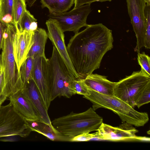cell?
I'll return each mask as SVG.
<instances>
[{
  "label": "cell",
  "instance_id": "6da1fadb",
  "mask_svg": "<svg viewBox=\"0 0 150 150\" xmlns=\"http://www.w3.org/2000/svg\"><path fill=\"white\" fill-rule=\"evenodd\" d=\"M112 31L102 23L88 25L70 39L67 51L79 79L99 69L106 53L113 47Z\"/></svg>",
  "mask_w": 150,
  "mask_h": 150
},
{
  "label": "cell",
  "instance_id": "7a4b0ae2",
  "mask_svg": "<svg viewBox=\"0 0 150 150\" xmlns=\"http://www.w3.org/2000/svg\"><path fill=\"white\" fill-rule=\"evenodd\" d=\"M16 28L14 25L8 24L3 27V44L1 60L3 72L4 92L7 98L25 87L18 77L13 45Z\"/></svg>",
  "mask_w": 150,
  "mask_h": 150
},
{
  "label": "cell",
  "instance_id": "3957f363",
  "mask_svg": "<svg viewBox=\"0 0 150 150\" xmlns=\"http://www.w3.org/2000/svg\"><path fill=\"white\" fill-rule=\"evenodd\" d=\"M88 89L89 94L83 97L92 103L94 110L100 108L110 110L117 114L124 122L137 127L143 126L148 122L149 118L147 112L137 111L114 95L102 94Z\"/></svg>",
  "mask_w": 150,
  "mask_h": 150
},
{
  "label": "cell",
  "instance_id": "277c9868",
  "mask_svg": "<svg viewBox=\"0 0 150 150\" xmlns=\"http://www.w3.org/2000/svg\"><path fill=\"white\" fill-rule=\"evenodd\" d=\"M103 122L102 117L91 108L82 112H72L51 121L52 125L59 133L69 137L97 131Z\"/></svg>",
  "mask_w": 150,
  "mask_h": 150
},
{
  "label": "cell",
  "instance_id": "5b68a950",
  "mask_svg": "<svg viewBox=\"0 0 150 150\" xmlns=\"http://www.w3.org/2000/svg\"><path fill=\"white\" fill-rule=\"evenodd\" d=\"M47 76L51 100L63 96L69 98L73 94L71 87L76 79L69 72L56 48L48 59Z\"/></svg>",
  "mask_w": 150,
  "mask_h": 150
},
{
  "label": "cell",
  "instance_id": "8992f818",
  "mask_svg": "<svg viewBox=\"0 0 150 150\" xmlns=\"http://www.w3.org/2000/svg\"><path fill=\"white\" fill-rule=\"evenodd\" d=\"M150 84V75L142 69L116 82L114 96L134 108L143 91Z\"/></svg>",
  "mask_w": 150,
  "mask_h": 150
},
{
  "label": "cell",
  "instance_id": "52a82bcc",
  "mask_svg": "<svg viewBox=\"0 0 150 150\" xmlns=\"http://www.w3.org/2000/svg\"><path fill=\"white\" fill-rule=\"evenodd\" d=\"M31 130L25 120L14 110L10 102L0 108V138L11 136L25 137Z\"/></svg>",
  "mask_w": 150,
  "mask_h": 150
},
{
  "label": "cell",
  "instance_id": "ba28073f",
  "mask_svg": "<svg viewBox=\"0 0 150 150\" xmlns=\"http://www.w3.org/2000/svg\"><path fill=\"white\" fill-rule=\"evenodd\" d=\"M91 4H86L61 13H50L49 19L57 21L63 31H72L74 34L81 28L86 27L87 18L91 11Z\"/></svg>",
  "mask_w": 150,
  "mask_h": 150
},
{
  "label": "cell",
  "instance_id": "9c48e42d",
  "mask_svg": "<svg viewBox=\"0 0 150 150\" xmlns=\"http://www.w3.org/2000/svg\"><path fill=\"white\" fill-rule=\"evenodd\" d=\"M128 14L137 38L135 52H140L145 45L146 20L144 0H126Z\"/></svg>",
  "mask_w": 150,
  "mask_h": 150
},
{
  "label": "cell",
  "instance_id": "30bf717a",
  "mask_svg": "<svg viewBox=\"0 0 150 150\" xmlns=\"http://www.w3.org/2000/svg\"><path fill=\"white\" fill-rule=\"evenodd\" d=\"M48 38L51 41L70 73L76 79L78 76L75 71L68 54L64 41V32L57 21L49 19L46 22Z\"/></svg>",
  "mask_w": 150,
  "mask_h": 150
},
{
  "label": "cell",
  "instance_id": "8fae6325",
  "mask_svg": "<svg viewBox=\"0 0 150 150\" xmlns=\"http://www.w3.org/2000/svg\"><path fill=\"white\" fill-rule=\"evenodd\" d=\"M48 61L46 56L37 57L34 58L32 79L48 110L51 101L47 76Z\"/></svg>",
  "mask_w": 150,
  "mask_h": 150
},
{
  "label": "cell",
  "instance_id": "7c38bea8",
  "mask_svg": "<svg viewBox=\"0 0 150 150\" xmlns=\"http://www.w3.org/2000/svg\"><path fill=\"white\" fill-rule=\"evenodd\" d=\"M16 28L13 39V52L18 77L22 80L20 74L21 67L27 58L28 54L33 44L34 32L21 30L17 28Z\"/></svg>",
  "mask_w": 150,
  "mask_h": 150
},
{
  "label": "cell",
  "instance_id": "4fadbf2b",
  "mask_svg": "<svg viewBox=\"0 0 150 150\" xmlns=\"http://www.w3.org/2000/svg\"><path fill=\"white\" fill-rule=\"evenodd\" d=\"M97 131V135L92 140L115 141L137 139L136 134L138 132L132 125L126 122L117 127L103 122Z\"/></svg>",
  "mask_w": 150,
  "mask_h": 150
},
{
  "label": "cell",
  "instance_id": "5bb4252c",
  "mask_svg": "<svg viewBox=\"0 0 150 150\" xmlns=\"http://www.w3.org/2000/svg\"><path fill=\"white\" fill-rule=\"evenodd\" d=\"M8 98L14 110L25 120L41 121L38 112L24 88Z\"/></svg>",
  "mask_w": 150,
  "mask_h": 150
},
{
  "label": "cell",
  "instance_id": "9a60e30c",
  "mask_svg": "<svg viewBox=\"0 0 150 150\" xmlns=\"http://www.w3.org/2000/svg\"><path fill=\"white\" fill-rule=\"evenodd\" d=\"M36 109L41 121L52 125L51 121L39 90L33 80L32 79L26 84L24 88Z\"/></svg>",
  "mask_w": 150,
  "mask_h": 150
},
{
  "label": "cell",
  "instance_id": "2e32d148",
  "mask_svg": "<svg viewBox=\"0 0 150 150\" xmlns=\"http://www.w3.org/2000/svg\"><path fill=\"white\" fill-rule=\"evenodd\" d=\"M83 81L88 88L99 93L114 96V90L116 82L111 81L106 76L97 74L88 75Z\"/></svg>",
  "mask_w": 150,
  "mask_h": 150
},
{
  "label": "cell",
  "instance_id": "e0dca14e",
  "mask_svg": "<svg viewBox=\"0 0 150 150\" xmlns=\"http://www.w3.org/2000/svg\"><path fill=\"white\" fill-rule=\"evenodd\" d=\"M32 131L37 132L52 141H70L72 137L65 136L59 133L52 125L40 120H25Z\"/></svg>",
  "mask_w": 150,
  "mask_h": 150
},
{
  "label": "cell",
  "instance_id": "ac0fdd59",
  "mask_svg": "<svg viewBox=\"0 0 150 150\" xmlns=\"http://www.w3.org/2000/svg\"><path fill=\"white\" fill-rule=\"evenodd\" d=\"M48 38L47 32L42 28H38L34 32L33 44L28 55V57L34 58L37 57L45 56V50Z\"/></svg>",
  "mask_w": 150,
  "mask_h": 150
},
{
  "label": "cell",
  "instance_id": "d6986e66",
  "mask_svg": "<svg viewBox=\"0 0 150 150\" xmlns=\"http://www.w3.org/2000/svg\"><path fill=\"white\" fill-rule=\"evenodd\" d=\"M42 8H47L50 13L67 11L74 4V0H40Z\"/></svg>",
  "mask_w": 150,
  "mask_h": 150
},
{
  "label": "cell",
  "instance_id": "ffe728a7",
  "mask_svg": "<svg viewBox=\"0 0 150 150\" xmlns=\"http://www.w3.org/2000/svg\"><path fill=\"white\" fill-rule=\"evenodd\" d=\"M13 4V0H0V21L3 26L14 25Z\"/></svg>",
  "mask_w": 150,
  "mask_h": 150
},
{
  "label": "cell",
  "instance_id": "44dd1931",
  "mask_svg": "<svg viewBox=\"0 0 150 150\" xmlns=\"http://www.w3.org/2000/svg\"><path fill=\"white\" fill-rule=\"evenodd\" d=\"M34 58L28 57L21 65L20 74L21 80L25 85L32 79Z\"/></svg>",
  "mask_w": 150,
  "mask_h": 150
},
{
  "label": "cell",
  "instance_id": "7402d4cb",
  "mask_svg": "<svg viewBox=\"0 0 150 150\" xmlns=\"http://www.w3.org/2000/svg\"><path fill=\"white\" fill-rule=\"evenodd\" d=\"M25 0H13V12L15 26H18L21 18L26 10Z\"/></svg>",
  "mask_w": 150,
  "mask_h": 150
},
{
  "label": "cell",
  "instance_id": "603a6c76",
  "mask_svg": "<svg viewBox=\"0 0 150 150\" xmlns=\"http://www.w3.org/2000/svg\"><path fill=\"white\" fill-rule=\"evenodd\" d=\"M35 22H37V20L28 11L26 10L23 13L18 26L15 28L21 30L30 31V26Z\"/></svg>",
  "mask_w": 150,
  "mask_h": 150
},
{
  "label": "cell",
  "instance_id": "cb8c5ba5",
  "mask_svg": "<svg viewBox=\"0 0 150 150\" xmlns=\"http://www.w3.org/2000/svg\"><path fill=\"white\" fill-rule=\"evenodd\" d=\"M71 92L73 94H78L87 96L89 94L88 88L84 81L83 79H75L71 87Z\"/></svg>",
  "mask_w": 150,
  "mask_h": 150
},
{
  "label": "cell",
  "instance_id": "d4e9b609",
  "mask_svg": "<svg viewBox=\"0 0 150 150\" xmlns=\"http://www.w3.org/2000/svg\"><path fill=\"white\" fill-rule=\"evenodd\" d=\"M146 20L145 47L150 48V5L146 4L144 10Z\"/></svg>",
  "mask_w": 150,
  "mask_h": 150
},
{
  "label": "cell",
  "instance_id": "484cf974",
  "mask_svg": "<svg viewBox=\"0 0 150 150\" xmlns=\"http://www.w3.org/2000/svg\"><path fill=\"white\" fill-rule=\"evenodd\" d=\"M137 60L141 69L150 75V57L144 52L138 53Z\"/></svg>",
  "mask_w": 150,
  "mask_h": 150
},
{
  "label": "cell",
  "instance_id": "4316f807",
  "mask_svg": "<svg viewBox=\"0 0 150 150\" xmlns=\"http://www.w3.org/2000/svg\"><path fill=\"white\" fill-rule=\"evenodd\" d=\"M150 102V84H149L143 91L137 100L136 106L139 108L142 105Z\"/></svg>",
  "mask_w": 150,
  "mask_h": 150
},
{
  "label": "cell",
  "instance_id": "83f0119b",
  "mask_svg": "<svg viewBox=\"0 0 150 150\" xmlns=\"http://www.w3.org/2000/svg\"><path fill=\"white\" fill-rule=\"evenodd\" d=\"M96 132L94 133L84 132L71 137L70 141L72 142H85L91 140L97 135Z\"/></svg>",
  "mask_w": 150,
  "mask_h": 150
},
{
  "label": "cell",
  "instance_id": "f1b7e54d",
  "mask_svg": "<svg viewBox=\"0 0 150 150\" xmlns=\"http://www.w3.org/2000/svg\"><path fill=\"white\" fill-rule=\"evenodd\" d=\"M112 0H74V8H77L81 6L86 4H91L95 2H101L107 1H111Z\"/></svg>",
  "mask_w": 150,
  "mask_h": 150
},
{
  "label": "cell",
  "instance_id": "f546056e",
  "mask_svg": "<svg viewBox=\"0 0 150 150\" xmlns=\"http://www.w3.org/2000/svg\"><path fill=\"white\" fill-rule=\"evenodd\" d=\"M3 72L0 75V105H1L7 98L4 92Z\"/></svg>",
  "mask_w": 150,
  "mask_h": 150
},
{
  "label": "cell",
  "instance_id": "4dcf8cb0",
  "mask_svg": "<svg viewBox=\"0 0 150 150\" xmlns=\"http://www.w3.org/2000/svg\"><path fill=\"white\" fill-rule=\"evenodd\" d=\"M17 136H11L0 138V141L4 142H14L18 140Z\"/></svg>",
  "mask_w": 150,
  "mask_h": 150
},
{
  "label": "cell",
  "instance_id": "1f68e13d",
  "mask_svg": "<svg viewBox=\"0 0 150 150\" xmlns=\"http://www.w3.org/2000/svg\"><path fill=\"white\" fill-rule=\"evenodd\" d=\"M3 27L0 21V50L2 48L3 44Z\"/></svg>",
  "mask_w": 150,
  "mask_h": 150
},
{
  "label": "cell",
  "instance_id": "d6a6232c",
  "mask_svg": "<svg viewBox=\"0 0 150 150\" xmlns=\"http://www.w3.org/2000/svg\"><path fill=\"white\" fill-rule=\"evenodd\" d=\"M37 0H25L27 4L29 7H31L33 5Z\"/></svg>",
  "mask_w": 150,
  "mask_h": 150
},
{
  "label": "cell",
  "instance_id": "836d02e7",
  "mask_svg": "<svg viewBox=\"0 0 150 150\" xmlns=\"http://www.w3.org/2000/svg\"><path fill=\"white\" fill-rule=\"evenodd\" d=\"M0 70H2L1 60V55L0 54Z\"/></svg>",
  "mask_w": 150,
  "mask_h": 150
},
{
  "label": "cell",
  "instance_id": "e575fe53",
  "mask_svg": "<svg viewBox=\"0 0 150 150\" xmlns=\"http://www.w3.org/2000/svg\"><path fill=\"white\" fill-rule=\"evenodd\" d=\"M146 4L150 5V0H144Z\"/></svg>",
  "mask_w": 150,
  "mask_h": 150
},
{
  "label": "cell",
  "instance_id": "d590c367",
  "mask_svg": "<svg viewBox=\"0 0 150 150\" xmlns=\"http://www.w3.org/2000/svg\"><path fill=\"white\" fill-rule=\"evenodd\" d=\"M3 72L2 70H0V75Z\"/></svg>",
  "mask_w": 150,
  "mask_h": 150
},
{
  "label": "cell",
  "instance_id": "8d00e7d4",
  "mask_svg": "<svg viewBox=\"0 0 150 150\" xmlns=\"http://www.w3.org/2000/svg\"><path fill=\"white\" fill-rule=\"evenodd\" d=\"M1 105H0V107H1Z\"/></svg>",
  "mask_w": 150,
  "mask_h": 150
},
{
  "label": "cell",
  "instance_id": "74e56055",
  "mask_svg": "<svg viewBox=\"0 0 150 150\" xmlns=\"http://www.w3.org/2000/svg\"></svg>",
  "mask_w": 150,
  "mask_h": 150
}]
</instances>
